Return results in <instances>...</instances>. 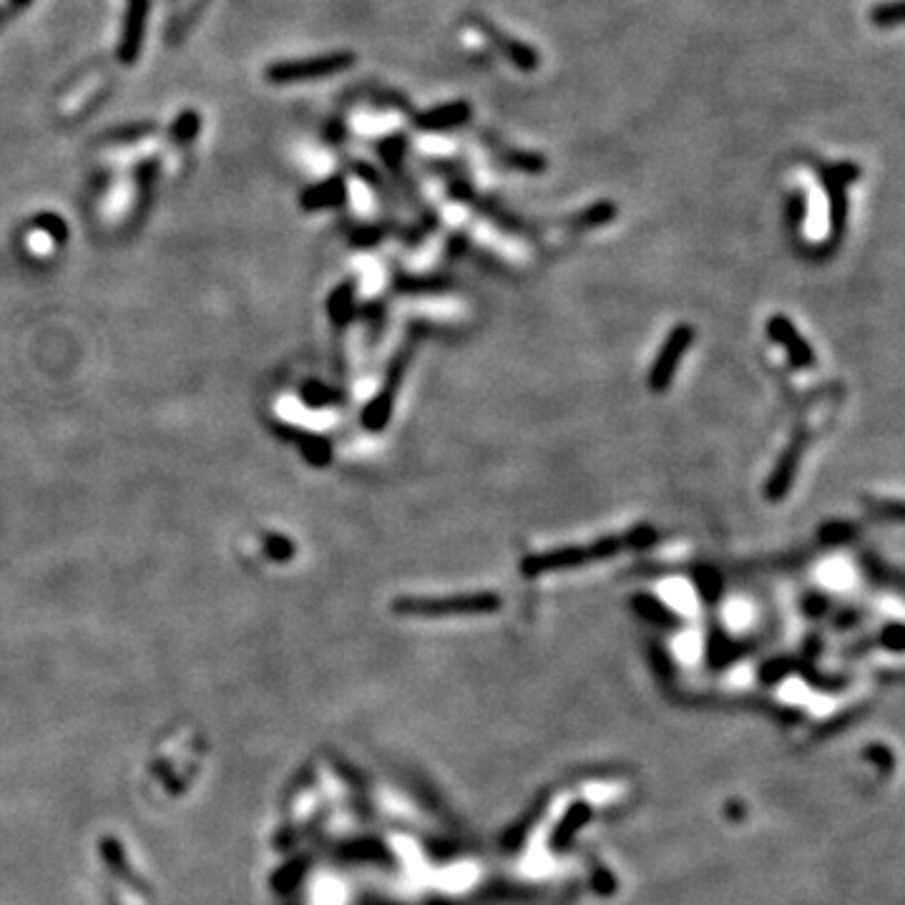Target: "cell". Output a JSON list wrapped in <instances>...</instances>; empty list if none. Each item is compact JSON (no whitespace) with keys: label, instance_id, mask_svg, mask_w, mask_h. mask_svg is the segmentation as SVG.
<instances>
[{"label":"cell","instance_id":"cell-1","mask_svg":"<svg viewBox=\"0 0 905 905\" xmlns=\"http://www.w3.org/2000/svg\"><path fill=\"white\" fill-rule=\"evenodd\" d=\"M659 541L657 528L652 526H637L626 533H614V536H606L594 541L591 546H564V549L554 551H541V554H531L526 559H521L518 571L528 579H536L543 574H556V571H574L581 566H589L594 561L614 559V556L624 554V551H642L654 546Z\"/></svg>","mask_w":905,"mask_h":905},{"label":"cell","instance_id":"cell-2","mask_svg":"<svg viewBox=\"0 0 905 905\" xmlns=\"http://www.w3.org/2000/svg\"><path fill=\"white\" fill-rule=\"evenodd\" d=\"M398 611L423 616H461V614H493L501 609V596L493 591L453 596H423V599H400Z\"/></svg>","mask_w":905,"mask_h":905},{"label":"cell","instance_id":"cell-3","mask_svg":"<svg viewBox=\"0 0 905 905\" xmlns=\"http://www.w3.org/2000/svg\"><path fill=\"white\" fill-rule=\"evenodd\" d=\"M694 342V327L682 322V325L674 327L667 335L664 345L659 347L657 357H654V365L649 370V388L654 393H667L672 388V380L679 370V360L687 355V350Z\"/></svg>","mask_w":905,"mask_h":905},{"label":"cell","instance_id":"cell-4","mask_svg":"<svg viewBox=\"0 0 905 905\" xmlns=\"http://www.w3.org/2000/svg\"><path fill=\"white\" fill-rule=\"evenodd\" d=\"M355 63V56L347 51L327 53V56L307 58V61H292V63H280V66H272L267 71V78L272 83H300V81H312V78L320 76H332V73H340L345 68H350Z\"/></svg>","mask_w":905,"mask_h":905},{"label":"cell","instance_id":"cell-5","mask_svg":"<svg viewBox=\"0 0 905 905\" xmlns=\"http://www.w3.org/2000/svg\"><path fill=\"white\" fill-rule=\"evenodd\" d=\"M767 335L772 342L782 347L790 357V365L797 370H812L815 368V352L807 345V340H802V335L797 332V327L792 325L790 317L785 315H772L767 322Z\"/></svg>","mask_w":905,"mask_h":905},{"label":"cell","instance_id":"cell-6","mask_svg":"<svg viewBox=\"0 0 905 905\" xmlns=\"http://www.w3.org/2000/svg\"><path fill=\"white\" fill-rule=\"evenodd\" d=\"M807 445V430H797L792 435L790 445L785 448V453L780 456L777 461L775 471H772L770 483H767V498L770 501H780L782 496H787V491L792 488V481L797 476V466H800V458H802V450Z\"/></svg>","mask_w":905,"mask_h":905},{"label":"cell","instance_id":"cell-7","mask_svg":"<svg viewBox=\"0 0 905 905\" xmlns=\"http://www.w3.org/2000/svg\"><path fill=\"white\" fill-rule=\"evenodd\" d=\"M478 26H481V31H486L488 38H491V41L496 43L503 53H506L508 61H511L518 71H526V73L536 71L538 53L533 51L531 46H526L523 41H516V38H511L508 33H501L498 28H493L486 18H478Z\"/></svg>","mask_w":905,"mask_h":905},{"label":"cell","instance_id":"cell-8","mask_svg":"<svg viewBox=\"0 0 905 905\" xmlns=\"http://www.w3.org/2000/svg\"><path fill=\"white\" fill-rule=\"evenodd\" d=\"M471 106L466 101H453V104H445V106H435V109L425 111L415 119V126L423 131H448V129H456V126H463L471 121Z\"/></svg>","mask_w":905,"mask_h":905},{"label":"cell","instance_id":"cell-9","mask_svg":"<svg viewBox=\"0 0 905 905\" xmlns=\"http://www.w3.org/2000/svg\"><path fill=\"white\" fill-rule=\"evenodd\" d=\"M144 8H146L144 0H131L124 46H121V51H119V56L124 58V63L134 61L136 51H139V38H141V33H144Z\"/></svg>","mask_w":905,"mask_h":905},{"label":"cell","instance_id":"cell-10","mask_svg":"<svg viewBox=\"0 0 905 905\" xmlns=\"http://www.w3.org/2000/svg\"><path fill=\"white\" fill-rule=\"evenodd\" d=\"M634 609H637L642 616H647V619L664 621L662 626H672L674 621H677V616H674L667 606L659 604V601L649 594H639L637 599H634Z\"/></svg>","mask_w":905,"mask_h":905},{"label":"cell","instance_id":"cell-11","mask_svg":"<svg viewBox=\"0 0 905 905\" xmlns=\"http://www.w3.org/2000/svg\"><path fill=\"white\" fill-rule=\"evenodd\" d=\"M616 217V207L611 202H599L594 207H589L586 212H581L576 217V229H589V227H601V224H609Z\"/></svg>","mask_w":905,"mask_h":905},{"label":"cell","instance_id":"cell-12","mask_svg":"<svg viewBox=\"0 0 905 905\" xmlns=\"http://www.w3.org/2000/svg\"><path fill=\"white\" fill-rule=\"evenodd\" d=\"M875 28H895L903 23V0H888V3H880L870 13Z\"/></svg>","mask_w":905,"mask_h":905},{"label":"cell","instance_id":"cell-13","mask_svg":"<svg viewBox=\"0 0 905 905\" xmlns=\"http://www.w3.org/2000/svg\"><path fill=\"white\" fill-rule=\"evenodd\" d=\"M694 584H697L699 594H702L704 599H717V596L722 594L724 581L722 574H719L714 566H702V569H697V574H694Z\"/></svg>","mask_w":905,"mask_h":905},{"label":"cell","instance_id":"cell-14","mask_svg":"<svg viewBox=\"0 0 905 905\" xmlns=\"http://www.w3.org/2000/svg\"><path fill=\"white\" fill-rule=\"evenodd\" d=\"M508 166H516V169L528 171V174H538V171H546V159L538 154H523V151H516V154H508Z\"/></svg>","mask_w":905,"mask_h":905},{"label":"cell","instance_id":"cell-15","mask_svg":"<svg viewBox=\"0 0 905 905\" xmlns=\"http://www.w3.org/2000/svg\"><path fill=\"white\" fill-rule=\"evenodd\" d=\"M853 533L855 528L848 526V523H828V526L820 528V541L828 543V546H835V543L848 541Z\"/></svg>","mask_w":905,"mask_h":905},{"label":"cell","instance_id":"cell-16","mask_svg":"<svg viewBox=\"0 0 905 905\" xmlns=\"http://www.w3.org/2000/svg\"><path fill=\"white\" fill-rule=\"evenodd\" d=\"M805 209H807L805 197H802V194H792L790 204H787V219L792 222V227H800L802 217H805Z\"/></svg>","mask_w":905,"mask_h":905},{"label":"cell","instance_id":"cell-17","mask_svg":"<svg viewBox=\"0 0 905 905\" xmlns=\"http://www.w3.org/2000/svg\"><path fill=\"white\" fill-rule=\"evenodd\" d=\"M16 3H28V0H16Z\"/></svg>","mask_w":905,"mask_h":905}]
</instances>
